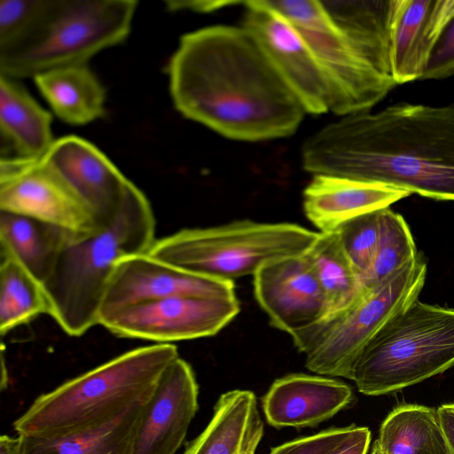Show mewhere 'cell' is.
Masks as SVG:
<instances>
[{"instance_id": "4fadbf2b", "label": "cell", "mask_w": 454, "mask_h": 454, "mask_svg": "<svg viewBox=\"0 0 454 454\" xmlns=\"http://www.w3.org/2000/svg\"><path fill=\"white\" fill-rule=\"evenodd\" d=\"M179 295L236 297L233 281L198 275L148 254H133L116 263L103 300L99 319L104 315L131 305Z\"/></svg>"}, {"instance_id": "ffe728a7", "label": "cell", "mask_w": 454, "mask_h": 454, "mask_svg": "<svg viewBox=\"0 0 454 454\" xmlns=\"http://www.w3.org/2000/svg\"><path fill=\"white\" fill-rule=\"evenodd\" d=\"M262 434L255 395L231 390L221 395L211 420L183 454H254Z\"/></svg>"}, {"instance_id": "7402d4cb", "label": "cell", "mask_w": 454, "mask_h": 454, "mask_svg": "<svg viewBox=\"0 0 454 454\" xmlns=\"http://www.w3.org/2000/svg\"><path fill=\"white\" fill-rule=\"evenodd\" d=\"M51 121L20 80L0 74V131L16 156L42 159L55 141Z\"/></svg>"}, {"instance_id": "8fae6325", "label": "cell", "mask_w": 454, "mask_h": 454, "mask_svg": "<svg viewBox=\"0 0 454 454\" xmlns=\"http://www.w3.org/2000/svg\"><path fill=\"white\" fill-rule=\"evenodd\" d=\"M0 211L73 233H86L100 224L94 211L42 159L2 157Z\"/></svg>"}, {"instance_id": "83f0119b", "label": "cell", "mask_w": 454, "mask_h": 454, "mask_svg": "<svg viewBox=\"0 0 454 454\" xmlns=\"http://www.w3.org/2000/svg\"><path fill=\"white\" fill-rule=\"evenodd\" d=\"M418 254L412 235L403 217L390 207L383 208L377 250L370 269L361 278L364 290L378 288Z\"/></svg>"}, {"instance_id": "30bf717a", "label": "cell", "mask_w": 454, "mask_h": 454, "mask_svg": "<svg viewBox=\"0 0 454 454\" xmlns=\"http://www.w3.org/2000/svg\"><path fill=\"white\" fill-rule=\"evenodd\" d=\"M239 312L236 297L179 295L115 310L98 325L119 337L171 344L215 335Z\"/></svg>"}, {"instance_id": "8992f818", "label": "cell", "mask_w": 454, "mask_h": 454, "mask_svg": "<svg viewBox=\"0 0 454 454\" xmlns=\"http://www.w3.org/2000/svg\"><path fill=\"white\" fill-rule=\"evenodd\" d=\"M454 366V308L415 300L364 348L353 381L366 395L398 392Z\"/></svg>"}, {"instance_id": "3957f363", "label": "cell", "mask_w": 454, "mask_h": 454, "mask_svg": "<svg viewBox=\"0 0 454 454\" xmlns=\"http://www.w3.org/2000/svg\"><path fill=\"white\" fill-rule=\"evenodd\" d=\"M155 217L145 193L130 182L109 222L86 233H70L43 283L51 317L70 336L98 325L109 281L122 258L147 254L155 239Z\"/></svg>"}, {"instance_id": "8d00e7d4", "label": "cell", "mask_w": 454, "mask_h": 454, "mask_svg": "<svg viewBox=\"0 0 454 454\" xmlns=\"http://www.w3.org/2000/svg\"><path fill=\"white\" fill-rule=\"evenodd\" d=\"M371 454H383L377 441H375L373 442V445H372V452Z\"/></svg>"}, {"instance_id": "44dd1931", "label": "cell", "mask_w": 454, "mask_h": 454, "mask_svg": "<svg viewBox=\"0 0 454 454\" xmlns=\"http://www.w3.org/2000/svg\"><path fill=\"white\" fill-rule=\"evenodd\" d=\"M147 403L98 427L50 436L18 434L17 454H132Z\"/></svg>"}, {"instance_id": "836d02e7", "label": "cell", "mask_w": 454, "mask_h": 454, "mask_svg": "<svg viewBox=\"0 0 454 454\" xmlns=\"http://www.w3.org/2000/svg\"><path fill=\"white\" fill-rule=\"evenodd\" d=\"M370 442V429L356 426L352 434L330 454H367Z\"/></svg>"}, {"instance_id": "7a4b0ae2", "label": "cell", "mask_w": 454, "mask_h": 454, "mask_svg": "<svg viewBox=\"0 0 454 454\" xmlns=\"http://www.w3.org/2000/svg\"><path fill=\"white\" fill-rule=\"evenodd\" d=\"M302 168L454 200V104L398 103L341 116L301 147Z\"/></svg>"}, {"instance_id": "d6986e66", "label": "cell", "mask_w": 454, "mask_h": 454, "mask_svg": "<svg viewBox=\"0 0 454 454\" xmlns=\"http://www.w3.org/2000/svg\"><path fill=\"white\" fill-rule=\"evenodd\" d=\"M453 17L454 0H402L391 44L396 84L422 79L437 41Z\"/></svg>"}, {"instance_id": "9a60e30c", "label": "cell", "mask_w": 454, "mask_h": 454, "mask_svg": "<svg viewBox=\"0 0 454 454\" xmlns=\"http://www.w3.org/2000/svg\"><path fill=\"white\" fill-rule=\"evenodd\" d=\"M42 160L94 211L100 224L116 215L131 181L93 144L66 136L54 141Z\"/></svg>"}, {"instance_id": "2e32d148", "label": "cell", "mask_w": 454, "mask_h": 454, "mask_svg": "<svg viewBox=\"0 0 454 454\" xmlns=\"http://www.w3.org/2000/svg\"><path fill=\"white\" fill-rule=\"evenodd\" d=\"M198 395L192 368L179 356L145 405L132 454H176L198 411Z\"/></svg>"}, {"instance_id": "52a82bcc", "label": "cell", "mask_w": 454, "mask_h": 454, "mask_svg": "<svg viewBox=\"0 0 454 454\" xmlns=\"http://www.w3.org/2000/svg\"><path fill=\"white\" fill-rule=\"evenodd\" d=\"M318 234L295 223L243 219L180 230L156 239L147 254L198 275L233 281L254 276L271 261L305 254Z\"/></svg>"}, {"instance_id": "6da1fadb", "label": "cell", "mask_w": 454, "mask_h": 454, "mask_svg": "<svg viewBox=\"0 0 454 454\" xmlns=\"http://www.w3.org/2000/svg\"><path fill=\"white\" fill-rule=\"evenodd\" d=\"M168 75L175 108L229 139L286 137L307 114L241 25H213L183 35L168 61Z\"/></svg>"}, {"instance_id": "f1b7e54d", "label": "cell", "mask_w": 454, "mask_h": 454, "mask_svg": "<svg viewBox=\"0 0 454 454\" xmlns=\"http://www.w3.org/2000/svg\"><path fill=\"white\" fill-rule=\"evenodd\" d=\"M382 209L351 218L333 231L360 279L370 269L377 250Z\"/></svg>"}, {"instance_id": "cb8c5ba5", "label": "cell", "mask_w": 454, "mask_h": 454, "mask_svg": "<svg viewBox=\"0 0 454 454\" xmlns=\"http://www.w3.org/2000/svg\"><path fill=\"white\" fill-rule=\"evenodd\" d=\"M70 233L32 217L0 211V248L43 284Z\"/></svg>"}, {"instance_id": "e0dca14e", "label": "cell", "mask_w": 454, "mask_h": 454, "mask_svg": "<svg viewBox=\"0 0 454 454\" xmlns=\"http://www.w3.org/2000/svg\"><path fill=\"white\" fill-rule=\"evenodd\" d=\"M351 387L322 375L292 373L276 380L262 398L269 425L276 428L313 427L348 406Z\"/></svg>"}, {"instance_id": "603a6c76", "label": "cell", "mask_w": 454, "mask_h": 454, "mask_svg": "<svg viewBox=\"0 0 454 454\" xmlns=\"http://www.w3.org/2000/svg\"><path fill=\"white\" fill-rule=\"evenodd\" d=\"M56 116L84 125L105 114L106 89L88 65L53 69L34 78Z\"/></svg>"}, {"instance_id": "5bb4252c", "label": "cell", "mask_w": 454, "mask_h": 454, "mask_svg": "<svg viewBox=\"0 0 454 454\" xmlns=\"http://www.w3.org/2000/svg\"><path fill=\"white\" fill-rule=\"evenodd\" d=\"M254 289L271 325L290 335L326 315L325 294L305 254L264 264L254 275Z\"/></svg>"}, {"instance_id": "d6a6232c", "label": "cell", "mask_w": 454, "mask_h": 454, "mask_svg": "<svg viewBox=\"0 0 454 454\" xmlns=\"http://www.w3.org/2000/svg\"><path fill=\"white\" fill-rule=\"evenodd\" d=\"M244 1H214V0H168L165 2L169 12L190 11L207 13L235 4H243Z\"/></svg>"}, {"instance_id": "ba28073f", "label": "cell", "mask_w": 454, "mask_h": 454, "mask_svg": "<svg viewBox=\"0 0 454 454\" xmlns=\"http://www.w3.org/2000/svg\"><path fill=\"white\" fill-rule=\"evenodd\" d=\"M421 254L348 309L291 335L305 354V366L317 375L353 380L364 348L394 315L419 299L427 277Z\"/></svg>"}, {"instance_id": "d4e9b609", "label": "cell", "mask_w": 454, "mask_h": 454, "mask_svg": "<svg viewBox=\"0 0 454 454\" xmlns=\"http://www.w3.org/2000/svg\"><path fill=\"white\" fill-rule=\"evenodd\" d=\"M376 441L383 454H450L436 409L420 404L394 408Z\"/></svg>"}, {"instance_id": "d590c367", "label": "cell", "mask_w": 454, "mask_h": 454, "mask_svg": "<svg viewBox=\"0 0 454 454\" xmlns=\"http://www.w3.org/2000/svg\"><path fill=\"white\" fill-rule=\"evenodd\" d=\"M19 439L7 434L0 437V454H17Z\"/></svg>"}, {"instance_id": "f546056e", "label": "cell", "mask_w": 454, "mask_h": 454, "mask_svg": "<svg viewBox=\"0 0 454 454\" xmlns=\"http://www.w3.org/2000/svg\"><path fill=\"white\" fill-rule=\"evenodd\" d=\"M356 425L333 427L271 449L270 454H330L354 431Z\"/></svg>"}, {"instance_id": "7c38bea8", "label": "cell", "mask_w": 454, "mask_h": 454, "mask_svg": "<svg viewBox=\"0 0 454 454\" xmlns=\"http://www.w3.org/2000/svg\"><path fill=\"white\" fill-rule=\"evenodd\" d=\"M241 26L259 43L307 114L329 112V89L309 46L293 24L264 0L244 1Z\"/></svg>"}, {"instance_id": "277c9868", "label": "cell", "mask_w": 454, "mask_h": 454, "mask_svg": "<svg viewBox=\"0 0 454 454\" xmlns=\"http://www.w3.org/2000/svg\"><path fill=\"white\" fill-rule=\"evenodd\" d=\"M178 357L173 344L126 351L37 396L13 428L18 434L50 436L102 426L148 402Z\"/></svg>"}, {"instance_id": "9c48e42d", "label": "cell", "mask_w": 454, "mask_h": 454, "mask_svg": "<svg viewBox=\"0 0 454 454\" xmlns=\"http://www.w3.org/2000/svg\"><path fill=\"white\" fill-rule=\"evenodd\" d=\"M297 29L316 57L329 89V112L370 111L396 86L392 66L357 47L331 19L321 1L264 0Z\"/></svg>"}, {"instance_id": "5b68a950", "label": "cell", "mask_w": 454, "mask_h": 454, "mask_svg": "<svg viewBox=\"0 0 454 454\" xmlns=\"http://www.w3.org/2000/svg\"><path fill=\"white\" fill-rule=\"evenodd\" d=\"M136 0H44L20 32L0 43V74L20 80L88 65L121 43L131 30Z\"/></svg>"}, {"instance_id": "e575fe53", "label": "cell", "mask_w": 454, "mask_h": 454, "mask_svg": "<svg viewBox=\"0 0 454 454\" xmlns=\"http://www.w3.org/2000/svg\"><path fill=\"white\" fill-rule=\"evenodd\" d=\"M436 412L449 453L454 454V403L440 405Z\"/></svg>"}, {"instance_id": "ac0fdd59", "label": "cell", "mask_w": 454, "mask_h": 454, "mask_svg": "<svg viewBox=\"0 0 454 454\" xmlns=\"http://www.w3.org/2000/svg\"><path fill=\"white\" fill-rule=\"evenodd\" d=\"M409 195L407 191L384 184L319 174L313 175L305 187L302 206L319 232L327 233L351 218L389 207Z\"/></svg>"}, {"instance_id": "484cf974", "label": "cell", "mask_w": 454, "mask_h": 454, "mask_svg": "<svg viewBox=\"0 0 454 454\" xmlns=\"http://www.w3.org/2000/svg\"><path fill=\"white\" fill-rule=\"evenodd\" d=\"M305 255L325 294L326 315L324 318L348 309L365 292L359 275L344 254L333 231L319 232Z\"/></svg>"}, {"instance_id": "4316f807", "label": "cell", "mask_w": 454, "mask_h": 454, "mask_svg": "<svg viewBox=\"0 0 454 454\" xmlns=\"http://www.w3.org/2000/svg\"><path fill=\"white\" fill-rule=\"evenodd\" d=\"M0 333H8L42 314L51 315L43 284L12 254L0 248Z\"/></svg>"}, {"instance_id": "4dcf8cb0", "label": "cell", "mask_w": 454, "mask_h": 454, "mask_svg": "<svg viewBox=\"0 0 454 454\" xmlns=\"http://www.w3.org/2000/svg\"><path fill=\"white\" fill-rule=\"evenodd\" d=\"M44 0H0V43H3L33 20Z\"/></svg>"}, {"instance_id": "1f68e13d", "label": "cell", "mask_w": 454, "mask_h": 454, "mask_svg": "<svg viewBox=\"0 0 454 454\" xmlns=\"http://www.w3.org/2000/svg\"><path fill=\"white\" fill-rule=\"evenodd\" d=\"M454 74V17L448 23L430 56L422 76L426 80L448 78Z\"/></svg>"}]
</instances>
